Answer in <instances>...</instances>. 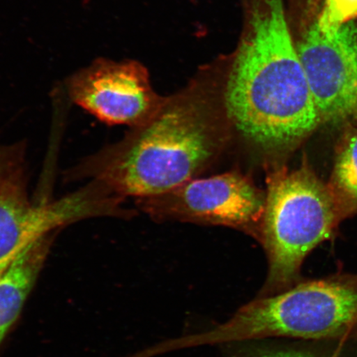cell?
Returning <instances> with one entry per match:
<instances>
[{"label":"cell","instance_id":"cell-1","mask_svg":"<svg viewBox=\"0 0 357 357\" xmlns=\"http://www.w3.org/2000/svg\"><path fill=\"white\" fill-rule=\"evenodd\" d=\"M231 128L265 154L291 153L321 123L282 0H258L227 77Z\"/></svg>","mask_w":357,"mask_h":357},{"label":"cell","instance_id":"cell-14","mask_svg":"<svg viewBox=\"0 0 357 357\" xmlns=\"http://www.w3.org/2000/svg\"><path fill=\"white\" fill-rule=\"evenodd\" d=\"M354 116H355V117L357 119V104H356V106L355 113H354Z\"/></svg>","mask_w":357,"mask_h":357},{"label":"cell","instance_id":"cell-8","mask_svg":"<svg viewBox=\"0 0 357 357\" xmlns=\"http://www.w3.org/2000/svg\"><path fill=\"white\" fill-rule=\"evenodd\" d=\"M321 123H336L357 104V25L324 32L314 24L297 48Z\"/></svg>","mask_w":357,"mask_h":357},{"label":"cell","instance_id":"cell-12","mask_svg":"<svg viewBox=\"0 0 357 357\" xmlns=\"http://www.w3.org/2000/svg\"><path fill=\"white\" fill-rule=\"evenodd\" d=\"M357 17V0H325L322 13L315 22L324 32L333 31Z\"/></svg>","mask_w":357,"mask_h":357},{"label":"cell","instance_id":"cell-4","mask_svg":"<svg viewBox=\"0 0 357 357\" xmlns=\"http://www.w3.org/2000/svg\"><path fill=\"white\" fill-rule=\"evenodd\" d=\"M225 333L231 342L357 341V274L301 281L273 296H257L226 321Z\"/></svg>","mask_w":357,"mask_h":357},{"label":"cell","instance_id":"cell-6","mask_svg":"<svg viewBox=\"0 0 357 357\" xmlns=\"http://www.w3.org/2000/svg\"><path fill=\"white\" fill-rule=\"evenodd\" d=\"M149 215L204 225L229 227L260 241L266 204L262 192L238 172L193 178L163 194L137 200Z\"/></svg>","mask_w":357,"mask_h":357},{"label":"cell","instance_id":"cell-3","mask_svg":"<svg viewBox=\"0 0 357 357\" xmlns=\"http://www.w3.org/2000/svg\"><path fill=\"white\" fill-rule=\"evenodd\" d=\"M342 215L328 184L303 162L292 171L275 169L267 177L260 243L268 273L258 297L273 296L301 282L303 262L331 238Z\"/></svg>","mask_w":357,"mask_h":357},{"label":"cell","instance_id":"cell-10","mask_svg":"<svg viewBox=\"0 0 357 357\" xmlns=\"http://www.w3.org/2000/svg\"><path fill=\"white\" fill-rule=\"evenodd\" d=\"M333 343H290L275 339H257L222 345L227 357H346L344 350Z\"/></svg>","mask_w":357,"mask_h":357},{"label":"cell","instance_id":"cell-13","mask_svg":"<svg viewBox=\"0 0 357 357\" xmlns=\"http://www.w3.org/2000/svg\"><path fill=\"white\" fill-rule=\"evenodd\" d=\"M25 166V146L0 144V185L17 169Z\"/></svg>","mask_w":357,"mask_h":357},{"label":"cell","instance_id":"cell-9","mask_svg":"<svg viewBox=\"0 0 357 357\" xmlns=\"http://www.w3.org/2000/svg\"><path fill=\"white\" fill-rule=\"evenodd\" d=\"M56 234L35 243L0 273V348L24 309Z\"/></svg>","mask_w":357,"mask_h":357},{"label":"cell","instance_id":"cell-2","mask_svg":"<svg viewBox=\"0 0 357 357\" xmlns=\"http://www.w3.org/2000/svg\"><path fill=\"white\" fill-rule=\"evenodd\" d=\"M231 128L226 113L206 102H165L149 123L71 169L70 178L100 181L123 199L153 197L211 166L229 142Z\"/></svg>","mask_w":357,"mask_h":357},{"label":"cell","instance_id":"cell-11","mask_svg":"<svg viewBox=\"0 0 357 357\" xmlns=\"http://www.w3.org/2000/svg\"><path fill=\"white\" fill-rule=\"evenodd\" d=\"M328 185L342 218L357 213V128L343 140Z\"/></svg>","mask_w":357,"mask_h":357},{"label":"cell","instance_id":"cell-5","mask_svg":"<svg viewBox=\"0 0 357 357\" xmlns=\"http://www.w3.org/2000/svg\"><path fill=\"white\" fill-rule=\"evenodd\" d=\"M123 198L102 183L86 185L64 197L34 203L25 166L0 185V273L38 241L73 223L99 217L126 218Z\"/></svg>","mask_w":357,"mask_h":357},{"label":"cell","instance_id":"cell-7","mask_svg":"<svg viewBox=\"0 0 357 357\" xmlns=\"http://www.w3.org/2000/svg\"><path fill=\"white\" fill-rule=\"evenodd\" d=\"M66 89L74 104L100 121L131 128L149 123L165 104L151 89L144 68L132 61L100 58L71 75Z\"/></svg>","mask_w":357,"mask_h":357}]
</instances>
